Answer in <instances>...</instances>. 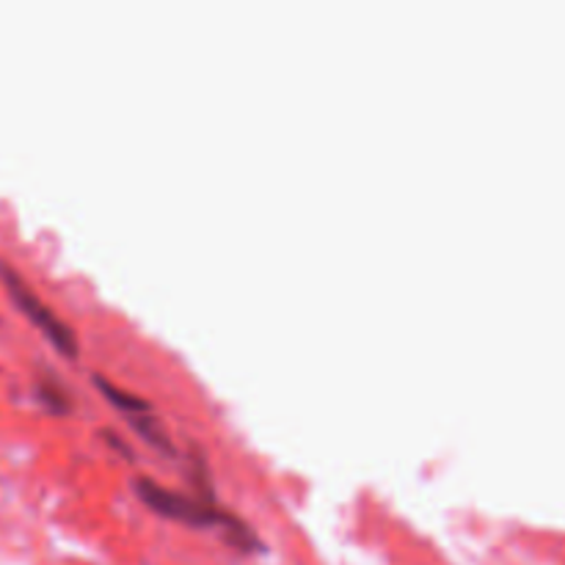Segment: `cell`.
<instances>
[{
    "label": "cell",
    "instance_id": "obj_1",
    "mask_svg": "<svg viewBox=\"0 0 565 565\" xmlns=\"http://www.w3.org/2000/svg\"><path fill=\"white\" fill-rule=\"evenodd\" d=\"M132 494L149 513H154L163 522L218 535L237 555H259L263 552V539L257 535V530L241 513L230 511L218 494L207 497L191 489H177V486H166L149 478V475H138L132 480Z\"/></svg>",
    "mask_w": 565,
    "mask_h": 565
},
{
    "label": "cell",
    "instance_id": "obj_2",
    "mask_svg": "<svg viewBox=\"0 0 565 565\" xmlns=\"http://www.w3.org/2000/svg\"><path fill=\"white\" fill-rule=\"evenodd\" d=\"M0 281H3L6 292H9V301L14 303L17 312L33 326V331L42 334V340L53 348L55 356H61L64 362H77L81 359V337H77L75 326L58 315L53 309V303L31 287V281L14 268L0 270Z\"/></svg>",
    "mask_w": 565,
    "mask_h": 565
},
{
    "label": "cell",
    "instance_id": "obj_3",
    "mask_svg": "<svg viewBox=\"0 0 565 565\" xmlns=\"http://www.w3.org/2000/svg\"><path fill=\"white\" fill-rule=\"evenodd\" d=\"M31 395L33 401H36V406L55 419H66L77 412L75 390H72L70 381H66L64 375L55 373L53 367H44L42 373L33 375Z\"/></svg>",
    "mask_w": 565,
    "mask_h": 565
},
{
    "label": "cell",
    "instance_id": "obj_4",
    "mask_svg": "<svg viewBox=\"0 0 565 565\" xmlns=\"http://www.w3.org/2000/svg\"><path fill=\"white\" fill-rule=\"evenodd\" d=\"M103 445L110 447V450H114L119 458H125V461H130V463L136 461V447H132L125 436L116 434L114 428L103 430Z\"/></svg>",
    "mask_w": 565,
    "mask_h": 565
}]
</instances>
